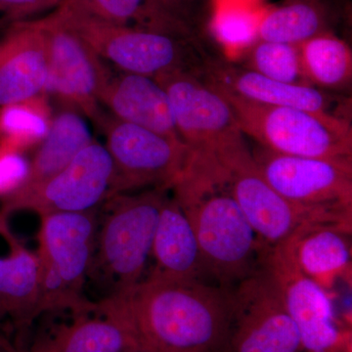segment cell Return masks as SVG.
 <instances>
[{
    "label": "cell",
    "instance_id": "6da1fadb",
    "mask_svg": "<svg viewBox=\"0 0 352 352\" xmlns=\"http://www.w3.org/2000/svg\"><path fill=\"white\" fill-rule=\"evenodd\" d=\"M129 331L138 351L224 352L232 318L231 289L150 278L95 302Z\"/></svg>",
    "mask_w": 352,
    "mask_h": 352
},
{
    "label": "cell",
    "instance_id": "7a4b0ae2",
    "mask_svg": "<svg viewBox=\"0 0 352 352\" xmlns=\"http://www.w3.org/2000/svg\"><path fill=\"white\" fill-rule=\"evenodd\" d=\"M170 189L191 222L215 285L232 289L261 265L270 249L215 173L188 162Z\"/></svg>",
    "mask_w": 352,
    "mask_h": 352
},
{
    "label": "cell",
    "instance_id": "3957f363",
    "mask_svg": "<svg viewBox=\"0 0 352 352\" xmlns=\"http://www.w3.org/2000/svg\"><path fill=\"white\" fill-rule=\"evenodd\" d=\"M98 223L96 210L41 217L36 252L41 314L94 309L85 286L94 263Z\"/></svg>",
    "mask_w": 352,
    "mask_h": 352
},
{
    "label": "cell",
    "instance_id": "277c9868",
    "mask_svg": "<svg viewBox=\"0 0 352 352\" xmlns=\"http://www.w3.org/2000/svg\"><path fill=\"white\" fill-rule=\"evenodd\" d=\"M210 82L226 97L243 133L261 147L289 156L352 160V129L344 118L256 103Z\"/></svg>",
    "mask_w": 352,
    "mask_h": 352
},
{
    "label": "cell",
    "instance_id": "5b68a950",
    "mask_svg": "<svg viewBox=\"0 0 352 352\" xmlns=\"http://www.w3.org/2000/svg\"><path fill=\"white\" fill-rule=\"evenodd\" d=\"M168 190L152 188L138 195L119 194L105 201V215L98 223L89 273V276L98 274L109 287L105 298L143 280Z\"/></svg>",
    "mask_w": 352,
    "mask_h": 352
},
{
    "label": "cell",
    "instance_id": "8992f818",
    "mask_svg": "<svg viewBox=\"0 0 352 352\" xmlns=\"http://www.w3.org/2000/svg\"><path fill=\"white\" fill-rule=\"evenodd\" d=\"M170 99L180 138L197 156L219 160L249 149L232 109L214 85L190 69L156 76Z\"/></svg>",
    "mask_w": 352,
    "mask_h": 352
},
{
    "label": "cell",
    "instance_id": "52a82bcc",
    "mask_svg": "<svg viewBox=\"0 0 352 352\" xmlns=\"http://www.w3.org/2000/svg\"><path fill=\"white\" fill-rule=\"evenodd\" d=\"M212 166L268 249L284 244L307 227L352 226L351 214L300 207L278 194L259 173L251 151Z\"/></svg>",
    "mask_w": 352,
    "mask_h": 352
},
{
    "label": "cell",
    "instance_id": "ba28073f",
    "mask_svg": "<svg viewBox=\"0 0 352 352\" xmlns=\"http://www.w3.org/2000/svg\"><path fill=\"white\" fill-rule=\"evenodd\" d=\"M53 14L124 73L156 78L175 69L191 71V38L108 24L61 6Z\"/></svg>",
    "mask_w": 352,
    "mask_h": 352
},
{
    "label": "cell",
    "instance_id": "9c48e42d",
    "mask_svg": "<svg viewBox=\"0 0 352 352\" xmlns=\"http://www.w3.org/2000/svg\"><path fill=\"white\" fill-rule=\"evenodd\" d=\"M266 256V254H265ZM232 318L224 352H300V333L265 261L231 289Z\"/></svg>",
    "mask_w": 352,
    "mask_h": 352
},
{
    "label": "cell",
    "instance_id": "30bf717a",
    "mask_svg": "<svg viewBox=\"0 0 352 352\" xmlns=\"http://www.w3.org/2000/svg\"><path fill=\"white\" fill-rule=\"evenodd\" d=\"M100 126L115 170L112 197L145 187L170 189L188 163L190 149L182 140L113 117H104Z\"/></svg>",
    "mask_w": 352,
    "mask_h": 352
},
{
    "label": "cell",
    "instance_id": "8fae6325",
    "mask_svg": "<svg viewBox=\"0 0 352 352\" xmlns=\"http://www.w3.org/2000/svg\"><path fill=\"white\" fill-rule=\"evenodd\" d=\"M252 157L264 180L287 200L352 214V160L289 156L261 146Z\"/></svg>",
    "mask_w": 352,
    "mask_h": 352
},
{
    "label": "cell",
    "instance_id": "7c38bea8",
    "mask_svg": "<svg viewBox=\"0 0 352 352\" xmlns=\"http://www.w3.org/2000/svg\"><path fill=\"white\" fill-rule=\"evenodd\" d=\"M113 164L105 146L92 141L56 175L38 188L1 199L0 214L32 210L39 217L96 210L112 197Z\"/></svg>",
    "mask_w": 352,
    "mask_h": 352
},
{
    "label": "cell",
    "instance_id": "4fadbf2b",
    "mask_svg": "<svg viewBox=\"0 0 352 352\" xmlns=\"http://www.w3.org/2000/svg\"><path fill=\"white\" fill-rule=\"evenodd\" d=\"M47 43L48 75L45 92L75 106L100 126V95L112 76L103 59L68 25L50 14L34 21Z\"/></svg>",
    "mask_w": 352,
    "mask_h": 352
},
{
    "label": "cell",
    "instance_id": "5bb4252c",
    "mask_svg": "<svg viewBox=\"0 0 352 352\" xmlns=\"http://www.w3.org/2000/svg\"><path fill=\"white\" fill-rule=\"evenodd\" d=\"M265 261L280 285L302 351L351 352V330L340 325L330 293L303 275L281 245L268 250Z\"/></svg>",
    "mask_w": 352,
    "mask_h": 352
},
{
    "label": "cell",
    "instance_id": "9a60e30c",
    "mask_svg": "<svg viewBox=\"0 0 352 352\" xmlns=\"http://www.w3.org/2000/svg\"><path fill=\"white\" fill-rule=\"evenodd\" d=\"M151 256L154 266L147 276L150 279L214 284L191 222L173 197L168 196L162 208Z\"/></svg>",
    "mask_w": 352,
    "mask_h": 352
},
{
    "label": "cell",
    "instance_id": "2e32d148",
    "mask_svg": "<svg viewBox=\"0 0 352 352\" xmlns=\"http://www.w3.org/2000/svg\"><path fill=\"white\" fill-rule=\"evenodd\" d=\"M0 57V107L45 94L50 75L47 43L34 22L13 25Z\"/></svg>",
    "mask_w": 352,
    "mask_h": 352
},
{
    "label": "cell",
    "instance_id": "e0dca14e",
    "mask_svg": "<svg viewBox=\"0 0 352 352\" xmlns=\"http://www.w3.org/2000/svg\"><path fill=\"white\" fill-rule=\"evenodd\" d=\"M351 231L339 224L309 226L281 247L303 275L330 293L339 280L351 284Z\"/></svg>",
    "mask_w": 352,
    "mask_h": 352
},
{
    "label": "cell",
    "instance_id": "ac0fdd59",
    "mask_svg": "<svg viewBox=\"0 0 352 352\" xmlns=\"http://www.w3.org/2000/svg\"><path fill=\"white\" fill-rule=\"evenodd\" d=\"M99 101L116 119L182 140L168 94L152 76L124 72L112 74Z\"/></svg>",
    "mask_w": 352,
    "mask_h": 352
},
{
    "label": "cell",
    "instance_id": "d6986e66",
    "mask_svg": "<svg viewBox=\"0 0 352 352\" xmlns=\"http://www.w3.org/2000/svg\"><path fill=\"white\" fill-rule=\"evenodd\" d=\"M6 215L0 214V236L9 247L0 256V311L20 330H27L41 316L39 261L11 232Z\"/></svg>",
    "mask_w": 352,
    "mask_h": 352
},
{
    "label": "cell",
    "instance_id": "ffe728a7",
    "mask_svg": "<svg viewBox=\"0 0 352 352\" xmlns=\"http://www.w3.org/2000/svg\"><path fill=\"white\" fill-rule=\"evenodd\" d=\"M59 6L108 24L191 38L182 0H62Z\"/></svg>",
    "mask_w": 352,
    "mask_h": 352
},
{
    "label": "cell",
    "instance_id": "44dd1931",
    "mask_svg": "<svg viewBox=\"0 0 352 352\" xmlns=\"http://www.w3.org/2000/svg\"><path fill=\"white\" fill-rule=\"evenodd\" d=\"M66 323L39 333L24 352H126L138 351L120 322L94 309L72 314Z\"/></svg>",
    "mask_w": 352,
    "mask_h": 352
},
{
    "label": "cell",
    "instance_id": "7402d4cb",
    "mask_svg": "<svg viewBox=\"0 0 352 352\" xmlns=\"http://www.w3.org/2000/svg\"><path fill=\"white\" fill-rule=\"evenodd\" d=\"M92 141L91 132L80 113L72 109L58 113L53 117L47 135L41 141V147L30 163L24 182L4 198L23 195L38 188L66 168Z\"/></svg>",
    "mask_w": 352,
    "mask_h": 352
},
{
    "label": "cell",
    "instance_id": "603a6c76",
    "mask_svg": "<svg viewBox=\"0 0 352 352\" xmlns=\"http://www.w3.org/2000/svg\"><path fill=\"white\" fill-rule=\"evenodd\" d=\"M214 73L217 78L214 76L212 80L247 100L278 107L333 113L331 109L336 101L320 88L279 82L252 69L226 68L214 69Z\"/></svg>",
    "mask_w": 352,
    "mask_h": 352
},
{
    "label": "cell",
    "instance_id": "cb8c5ba5",
    "mask_svg": "<svg viewBox=\"0 0 352 352\" xmlns=\"http://www.w3.org/2000/svg\"><path fill=\"white\" fill-rule=\"evenodd\" d=\"M305 80L312 87L340 89L352 76V52L342 39L325 32L298 45Z\"/></svg>",
    "mask_w": 352,
    "mask_h": 352
},
{
    "label": "cell",
    "instance_id": "d4e9b609",
    "mask_svg": "<svg viewBox=\"0 0 352 352\" xmlns=\"http://www.w3.org/2000/svg\"><path fill=\"white\" fill-rule=\"evenodd\" d=\"M326 14L315 0H293L263 13L256 34L261 41L300 45L325 32Z\"/></svg>",
    "mask_w": 352,
    "mask_h": 352
},
{
    "label": "cell",
    "instance_id": "484cf974",
    "mask_svg": "<svg viewBox=\"0 0 352 352\" xmlns=\"http://www.w3.org/2000/svg\"><path fill=\"white\" fill-rule=\"evenodd\" d=\"M52 119L43 94L0 107V144L22 151L41 142L50 131Z\"/></svg>",
    "mask_w": 352,
    "mask_h": 352
},
{
    "label": "cell",
    "instance_id": "4316f807",
    "mask_svg": "<svg viewBox=\"0 0 352 352\" xmlns=\"http://www.w3.org/2000/svg\"><path fill=\"white\" fill-rule=\"evenodd\" d=\"M252 71L279 82L309 85L303 75L298 45L261 41L252 48Z\"/></svg>",
    "mask_w": 352,
    "mask_h": 352
},
{
    "label": "cell",
    "instance_id": "83f0119b",
    "mask_svg": "<svg viewBox=\"0 0 352 352\" xmlns=\"http://www.w3.org/2000/svg\"><path fill=\"white\" fill-rule=\"evenodd\" d=\"M20 150L0 144V198L9 195L22 184L29 170Z\"/></svg>",
    "mask_w": 352,
    "mask_h": 352
},
{
    "label": "cell",
    "instance_id": "f1b7e54d",
    "mask_svg": "<svg viewBox=\"0 0 352 352\" xmlns=\"http://www.w3.org/2000/svg\"><path fill=\"white\" fill-rule=\"evenodd\" d=\"M62 0H0V25L24 23L25 19L57 8Z\"/></svg>",
    "mask_w": 352,
    "mask_h": 352
},
{
    "label": "cell",
    "instance_id": "f546056e",
    "mask_svg": "<svg viewBox=\"0 0 352 352\" xmlns=\"http://www.w3.org/2000/svg\"><path fill=\"white\" fill-rule=\"evenodd\" d=\"M0 352H24V351L1 335L0 336Z\"/></svg>",
    "mask_w": 352,
    "mask_h": 352
},
{
    "label": "cell",
    "instance_id": "4dcf8cb0",
    "mask_svg": "<svg viewBox=\"0 0 352 352\" xmlns=\"http://www.w3.org/2000/svg\"><path fill=\"white\" fill-rule=\"evenodd\" d=\"M256 0H217V3H233L241 6H254Z\"/></svg>",
    "mask_w": 352,
    "mask_h": 352
},
{
    "label": "cell",
    "instance_id": "1f68e13d",
    "mask_svg": "<svg viewBox=\"0 0 352 352\" xmlns=\"http://www.w3.org/2000/svg\"><path fill=\"white\" fill-rule=\"evenodd\" d=\"M4 50H6V43H4L3 41L0 43V57H1L2 54H3Z\"/></svg>",
    "mask_w": 352,
    "mask_h": 352
},
{
    "label": "cell",
    "instance_id": "d6a6232c",
    "mask_svg": "<svg viewBox=\"0 0 352 352\" xmlns=\"http://www.w3.org/2000/svg\"><path fill=\"white\" fill-rule=\"evenodd\" d=\"M4 316H3V314H2V312L0 311V336L2 335L1 333V328H2V321L4 320Z\"/></svg>",
    "mask_w": 352,
    "mask_h": 352
},
{
    "label": "cell",
    "instance_id": "836d02e7",
    "mask_svg": "<svg viewBox=\"0 0 352 352\" xmlns=\"http://www.w3.org/2000/svg\"><path fill=\"white\" fill-rule=\"evenodd\" d=\"M126 352H145V351H129Z\"/></svg>",
    "mask_w": 352,
    "mask_h": 352
}]
</instances>
